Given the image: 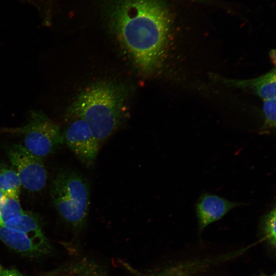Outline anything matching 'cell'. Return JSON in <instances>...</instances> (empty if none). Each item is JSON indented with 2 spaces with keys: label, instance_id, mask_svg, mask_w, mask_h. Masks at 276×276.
Wrapping results in <instances>:
<instances>
[{
  "label": "cell",
  "instance_id": "6da1fadb",
  "mask_svg": "<svg viewBox=\"0 0 276 276\" xmlns=\"http://www.w3.org/2000/svg\"><path fill=\"white\" fill-rule=\"evenodd\" d=\"M112 22L119 41L134 63L153 72L165 52L171 27L169 11L162 0H121Z\"/></svg>",
  "mask_w": 276,
  "mask_h": 276
},
{
  "label": "cell",
  "instance_id": "7a4b0ae2",
  "mask_svg": "<svg viewBox=\"0 0 276 276\" xmlns=\"http://www.w3.org/2000/svg\"><path fill=\"white\" fill-rule=\"evenodd\" d=\"M123 96L121 89L113 84H95L76 98L67 109V116L85 122L101 147L120 124Z\"/></svg>",
  "mask_w": 276,
  "mask_h": 276
},
{
  "label": "cell",
  "instance_id": "3957f363",
  "mask_svg": "<svg viewBox=\"0 0 276 276\" xmlns=\"http://www.w3.org/2000/svg\"><path fill=\"white\" fill-rule=\"evenodd\" d=\"M51 197L60 217L76 231L84 228L90 204V188L85 178L71 170L60 172L51 186Z\"/></svg>",
  "mask_w": 276,
  "mask_h": 276
},
{
  "label": "cell",
  "instance_id": "277c9868",
  "mask_svg": "<svg viewBox=\"0 0 276 276\" xmlns=\"http://www.w3.org/2000/svg\"><path fill=\"white\" fill-rule=\"evenodd\" d=\"M5 130L22 135L24 146L40 158L50 154L64 142L60 126L39 110H32L24 126Z\"/></svg>",
  "mask_w": 276,
  "mask_h": 276
},
{
  "label": "cell",
  "instance_id": "5b68a950",
  "mask_svg": "<svg viewBox=\"0 0 276 276\" xmlns=\"http://www.w3.org/2000/svg\"><path fill=\"white\" fill-rule=\"evenodd\" d=\"M7 153L16 169L21 186L33 192L40 191L45 187L47 172L41 158L19 144L10 146Z\"/></svg>",
  "mask_w": 276,
  "mask_h": 276
},
{
  "label": "cell",
  "instance_id": "8992f818",
  "mask_svg": "<svg viewBox=\"0 0 276 276\" xmlns=\"http://www.w3.org/2000/svg\"><path fill=\"white\" fill-rule=\"evenodd\" d=\"M63 134L64 142L80 162L87 168L93 166L101 146L86 122L73 119Z\"/></svg>",
  "mask_w": 276,
  "mask_h": 276
},
{
  "label": "cell",
  "instance_id": "52a82bcc",
  "mask_svg": "<svg viewBox=\"0 0 276 276\" xmlns=\"http://www.w3.org/2000/svg\"><path fill=\"white\" fill-rule=\"evenodd\" d=\"M243 204V203L231 201L216 195L203 193L196 205L199 228L202 230L220 219L233 209Z\"/></svg>",
  "mask_w": 276,
  "mask_h": 276
},
{
  "label": "cell",
  "instance_id": "ba28073f",
  "mask_svg": "<svg viewBox=\"0 0 276 276\" xmlns=\"http://www.w3.org/2000/svg\"><path fill=\"white\" fill-rule=\"evenodd\" d=\"M216 80L224 85L242 88L254 92L263 101L275 98V71L270 72L257 78L243 80H231L216 76Z\"/></svg>",
  "mask_w": 276,
  "mask_h": 276
},
{
  "label": "cell",
  "instance_id": "9c48e42d",
  "mask_svg": "<svg viewBox=\"0 0 276 276\" xmlns=\"http://www.w3.org/2000/svg\"><path fill=\"white\" fill-rule=\"evenodd\" d=\"M0 240L13 250L24 254H37L44 248L27 234L1 224Z\"/></svg>",
  "mask_w": 276,
  "mask_h": 276
},
{
  "label": "cell",
  "instance_id": "30bf717a",
  "mask_svg": "<svg viewBox=\"0 0 276 276\" xmlns=\"http://www.w3.org/2000/svg\"><path fill=\"white\" fill-rule=\"evenodd\" d=\"M3 225L23 232L44 246L45 239L36 219L31 215L24 213L6 221Z\"/></svg>",
  "mask_w": 276,
  "mask_h": 276
},
{
  "label": "cell",
  "instance_id": "8fae6325",
  "mask_svg": "<svg viewBox=\"0 0 276 276\" xmlns=\"http://www.w3.org/2000/svg\"><path fill=\"white\" fill-rule=\"evenodd\" d=\"M21 186L15 170L9 168L0 170V191L5 196L18 199Z\"/></svg>",
  "mask_w": 276,
  "mask_h": 276
},
{
  "label": "cell",
  "instance_id": "7c38bea8",
  "mask_svg": "<svg viewBox=\"0 0 276 276\" xmlns=\"http://www.w3.org/2000/svg\"><path fill=\"white\" fill-rule=\"evenodd\" d=\"M24 213L18 199L6 197L0 209V224Z\"/></svg>",
  "mask_w": 276,
  "mask_h": 276
},
{
  "label": "cell",
  "instance_id": "4fadbf2b",
  "mask_svg": "<svg viewBox=\"0 0 276 276\" xmlns=\"http://www.w3.org/2000/svg\"><path fill=\"white\" fill-rule=\"evenodd\" d=\"M275 98L263 101L264 122L262 130L266 131L275 128Z\"/></svg>",
  "mask_w": 276,
  "mask_h": 276
},
{
  "label": "cell",
  "instance_id": "5bb4252c",
  "mask_svg": "<svg viewBox=\"0 0 276 276\" xmlns=\"http://www.w3.org/2000/svg\"><path fill=\"white\" fill-rule=\"evenodd\" d=\"M275 208L274 207L262 219L263 228L266 239L272 245H275Z\"/></svg>",
  "mask_w": 276,
  "mask_h": 276
},
{
  "label": "cell",
  "instance_id": "9a60e30c",
  "mask_svg": "<svg viewBox=\"0 0 276 276\" xmlns=\"http://www.w3.org/2000/svg\"><path fill=\"white\" fill-rule=\"evenodd\" d=\"M1 276H25L17 270L13 269L3 270Z\"/></svg>",
  "mask_w": 276,
  "mask_h": 276
},
{
  "label": "cell",
  "instance_id": "2e32d148",
  "mask_svg": "<svg viewBox=\"0 0 276 276\" xmlns=\"http://www.w3.org/2000/svg\"><path fill=\"white\" fill-rule=\"evenodd\" d=\"M6 196H5L1 191H0V209L3 205Z\"/></svg>",
  "mask_w": 276,
  "mask_h": 276
},
{
  "label": "cell",
  "instance_id": "e0dca14e",
  "mask_svg": "<svg viewBox=\"0 0 276 276\" xmlns=\"http://www.w3.org/2000/svg\"><path fill=\"white\" fill-rule=\"evenodd\" d=\"M3 271V270L2 269V267L1 265V264H0V276L2 275Z\"/></svg>",
  "mask_w": 276,
  "mask_h": 276
},
{
  "label": "cell",
  "instance_id": "ac0fdd59",
  "mask_svg": "<svg viewBox=\"0 0 276 276\" xmlns=\"http://www.w3.org/2000/svg\"><path fill=\"white\" fill-rule=\"evenodd\" d=\"M189 1H202L204 0H189Z\"/></svg>",
  "mask_w": 276,
  "mask_h": 276
}]
</instances>
